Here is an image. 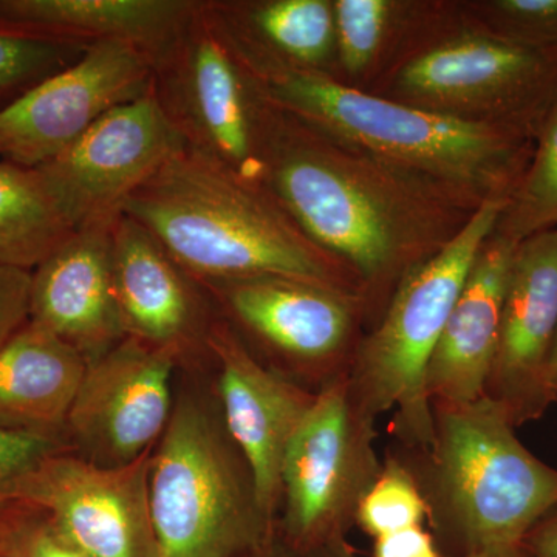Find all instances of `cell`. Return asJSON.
Segmentation results:
<instances>
[{
	"instance_id": "obj_27",
	"label": "cell",
	"mask_w": 557,
	"mask_h": 557,
	"mask_svg": "<svg viewBox=\"0 0 557 557\" xmlns=\"http://www.w3.org/2000/svg\"><path fill=\"white\" fill-rule=\"evenodd\" d=\"M398 3L388 0H336V57L344 72L361 78L386 44Z\"/></svg>"
},
{
	"instance_id": "obj_21",
	"label": "cell",
	"mask_w": 557,
	"mask_h": 557,
	"mask_svg": "<svg viewBox=\"0 0 557 557\" xmlns=\"http://www.w3.org/2000/svg\"><path fill=\"white\" fill-rule=\"evenodd\" d=\"M237 60L329 73L336 54L327 0H201Z\"/></svg>"
},
{
	"instance_id": "obj_14",
	"label": "cell",
	"mask_w": 557,
	"mask_h": 557,
	"mask_svg": "<svg viewBox=\"0 0 557 557\" xmlns=\"http://www.w3.org/2000/svg\"><path fill=\"white\" fill-rule=\"evenodd\" d=\"M153 449L124 467H98L73 450L40 460L11 500L40 508L89 557H156L149 511Z\"/></svg>"
},
{
	"instance_id": "obj_4",
	"label": "cell",
	"mask_w": 557,
	"mask_h": 557,
	"mask_svg": "<svg viewBox=\"0 0 557 557\" xmlns=\"http://www.w3.org/2000/svg\"><path fill=\"white\" fill-rule=\"evenodd\" d=\"M426 449H392L410 469L443 557L520 548L557 509V469L520 442L507 410L483 395L432 401Z\"/></svg>"
},
{
	"instance_id": "obj_31",
	"label": "cell",
	"mask_w": 557,
	"mask_h": 557,
	"mask_svg": "<svg viewBox=\"0 0 557 557\" xmlns=\"http://www.w3.org/2000/svg\"><path fill=\"white\" fill-rule=\"evenodd\" d=\"M32 271L0 262V348L28 321Z\"/></svg>"
},
{
	"instance_id": "obj_10",
	"label": "cell",
	"mask_w": 557,
	"mask_h": 557,
	"mask_svg": "<svg viewBox=\"0 0 557 557\" xmlns=\"http://www.w3.org/2000/svg\"><path fill=\"white\" fill-rule=\"evenodd\" d=\"M347 376L318 392L285 453L276 531L296 548L346 541L383 469L376 420L359 409Z\"/></svg>"
},
{
	"instance_id": "obj_20",
	"label": "cell",
	"mask_w": 557,
	"mask_h": 557,
	"mask_svg": "<svg viewBox=\"0 0 557 557\" xmlns=\"http://www.w3.org/2000/svg\"><path fill=\"white\" fill-rule=\"evenodd\" d=\"M197 0H0V32L94 46L121 40L150 61L196 9Z\"/></svg>"
},
{
	"instance_id": "obj_18",
	"label": "cell",
	"mask_w": 557,
	"mask_h": 557,
	"mask_svg": "<svg viewBox=\"0 0 557 557\" xmlns=\"http://www.w3.org/2000/svg\"><path fill=\"white\" fill-rule=\"evenodd\" d=\"M115 220L73 231L32 271L28 321L75 348L87 364L127 338L113 288Z\"/></svg>"
},
{
	"instance_id": "obj_7",
	"label": "cell",
	"mask_w": 557,
	"mask_h": 557,
	"mask_svg": "<svg viewBox=\"0 0 557 557\" xmlns=\"http://www.w3.org/2000/svg\"><path fill=\"white\" fill-rule=\"evenodd\" d=\"M150 87L188 152L263 186L270 104L209 21L201 0L153 58Z\"/></svg>"
},
{
	"instance_id": "obj_17",
	"label": "cell",
	"mask_w": 557,
	"mask_h": 557,
	"mask_svg": "<svg viewBox=\"0 0 557 557\" xmlns=\"http://www.w3.org/2000/svg\"><path fill=\"white\" fill-rule=\"evenodd\" d=\"M557 333V226L519 242L512 256L500 336L485 395L516 428L547 413V366Z\"/></svg>"
},
{
	"instance_id": "obj_8",
	"label": "cell",
	"mask_w": 557,
	"mask_h": 557,
	"mask_svg": "<svg viewBox=\"0 0 557 557\" xmlns=\"http://www.w3.org/2000/svg\"><path fill=\"white\" fill-rule=\"evenodd\" d=\"M379 95L536 139L557 101V53L508 42L474 24V32L410 51L394 69L386 94Z\"/></svg>"
},
{
	"instance_id": "obj_15",
	"label": "cell",
	"mask_w": 557,
	"mask_h": 557,
	"mask_svg": "<svg viewBox=\"0 0 557 557\" xmlns=\"http://www.w3.org/2000/svg\"><path fill=\"white\" fill-rule=\"evenodd\" d=\"M112 267L127 338L170 351L188 372L211 362L208 338L219 311L207 289L126 214L113 223Z\"/></svg>"
},
{
	"instance_id": "obj_32",
	"label": "cell",
	"mask_w": 557,
	"mask_h": 557,
	"mask_svg": "<svg viewBox=\"0 0 557 557\" xmlns=\"http://www.w3.org/2000/svg\"><path fill=\"white\" fill-rule=\"evenodd\" d=\"M372 557H443L431 531L423 525L376 539Z\"/></svg>"
},
{
	"instance_id": "obj_30",
	"label": "cell",
	"mask_w": 557,
	"mask_h": 557,
	"mask_svg": "<svg viewBox=\"0 0 557 557\" xmlns=\"http://www.w3.org/2000/svg\"><path fill=\"white\" fill-rule=\"evenodd\" d=\"M72 450L64 440L0 426V516L14 504V486L50 454Z\"/></svg>"
},
{
	"instance_id": "obj_1",
	"label": "cell",
	"mask_w": 557,
	"mask_h": 557,
	"mask_svg": "<svg viewBox=\"0 0 557 557\" xmlns=\"http://www.w3.org/2000/svg\"><path fill=\"white\" fill-rule=\"evenodd\" d=\"M263 145V186L313 244L355 274L368 330L403 277L475 212L271 104Z\"/></svg>"
},
{
	"instance_id": "obj_34",
	"label": "cell",
	"mask_w": 557,
	"mask_h": 557,
	"mask_svg": "<svg viewBox=\"0 0 557 557\" xmlns=\"http://www.w3.org/2000/svg\"><path fill=\"white\" fill-rule=\"evenodd\" d=\"M520 552L525 557H557V509L527 534Z\"/></svg>"
},
{
	"instance_id": "obj_25",
	"label": "cell",
	"mask_w": 557,
	"mask_h": 557,
	"mask_svg": "<svg viewBox=\"0 0 557 557\" xmlns=\"http://www.w3.org/2000/svg\"><path fill=\"white\" fill-rule=\"evenodd\" d=\"M426 504L416 478L394 449H388L380 478L362 498L357 525L373 541L424 525Z\"/></svg>"
},
{
	"instance_id": "obj_26",
	"label": "cell",
	"mask_w": 557,
	"mask_h": 557,
	"mask_svg": "<svg viewBox=\"0 0 557 557\" xmlns=\"http://www.w3.org/2000/svg\"><path fill=\"white\" fill-rule=\"evenodd\" d=\"M89 47L0 32V110L70 67Z\"/></svg>"
},
{
	"instance_id": "obj_11",
	"label": "cell",
	"mask_w": 557,
	"mask_h": 557,
	"mask_svg": "<svg viewBox=\"0 0 557 557\" xmlns=\"http://www.w3.org/2000/svg\"><path fill=\"white\" fill-rule=\"evenodd\" d=\"M183 149L150 87L102 115L64 152L35 170L69 225L78 230L123 214L132 194Z\"/></svg>"
},
{
	"instance_id": "obj_33",
	"label": "cell",
	"mask_w": 557,
	"mask_h": 557,
	"mask_svg": "<svg viewBox=\"0 0 557 557\" xmlns=\"http://www.w3.org/2000/svg\"><path fill=\"white\" fill-rule=\"evenodd\" d=\"M244 557H359V555L347 539L335 542V544L324 545V547L302 549L287 544L276 531L270 541Z\"/></svg>"
},
{
	"instance_id": "obj_2",
	"label": "cell",
	"mask_w": 557,
	"mask_h": 557,
	"mask_svg": "<svg viewBox=\"0 0 557 557\" xmlns=\"http://www.w3.org/2000/svg\"><path fill=\"white\" fill-rule=\"evenodd\" d=\"M239 62L274 108L469 211L509 200L533 156L534 138L511 127L413 108L317 70Z\"/></svg>"
},
{
	"instance_id": "obj_9",
	"label": "cell",
	"mask_w": 557,
	"mask_h": 557,
	"mask_svg": "<svg viewBox=\"0 0 557 557\" xmlns=\"http://www.w3.org/2000/svg\"><path fill=\"white\" fill-rule=\"evenodd\" d=\"M201 285L249 350L299 386L318 394L350 372L368 330L358 296L285 276Z\"/></svg>"
},
{
	"instance_id": "obj_6",
	"label": "cell",
	"mask_w": 557,
	"mask_h": 557,
	"mask_svg": "<svg viewBox=\"0 0 557 557\" xmlns=\"http://www.w3.org/2000/svg\"><path fill=\"white\" fill-rule=\"evenodd\" d=\"M507 203L487 201L448 245L410 270L359 343L347 376L351 397L373 420L392 412L388 431L401 448L426 449L434 438L429 366L469 270Z\"/></svg>"
},
{
	"instance_id": "obj_5",
	"label": "cell",
	"mask_w": 557,
	"mask_h": 557,
	"mask_svg": "<svg viewBox=\"0 0 557 557\" xmlns=\"http://www.w3.org/2000/svg\"><path fill=\"white\" fill-rule=\"evenodd\" d=\"M149 511L156 557H244L276 534L223 423L214 386L178 387L150 454Z\"/></svg>"
},
{
	"instance_id": "obj_12",
	"label": "cell",
	"mask_w": 557,
	"mask_h": 557,
	"mask_svg": "<svg viewBox=\"0 0 557 557\" xmlns=\"http://www.w3.org/2000/svg\"><path fill=\"white\" fill-rule=\"evenodd\" d=\"M150 84L152 61L145 51L121 40L94 44L70 67L0 110V157L30 170L42 166Z\"/></svg>"
},
{
	"instance_id": "obj_3",
	"label": "cell",
	"mask_w": 557,
	"mask_h": 557,
	"mask_svg": "<svg viewBox=\"0 0 557 557\" xmlns=\"http://www.w3.org/2000/svg\"><path fill=\"white\" fill-rule=\"evenodd\" d=\"M123 214L152 233L200 284L285 276L361 299L355 274L313 244L265 186L234 177L186 149L132 194Z\"/></svg>"
},
{
	"instance_id": "obj_13",
	"label": "cell",
	"mask_w": 557,
	"mask_h": 557,
	"mask_svg": "<svg viewBox=\"0 0 557 557\" xmlns=\"http://www.w3.org/2000/svg\"><path fill=\"white\" fill-rule=\"evenodd\" d=\"M177 358L124 338L87 364L65 426L76 456L124 467L156 448L175 405Z\"/></svg>"
},
{
	"instance_id": "obj_23",
	"label": "cell",
	"mask_w": 557,
	"mask_h": 557,
	"mask_svg": "<svg viewBox=\"0 0 557 557\" xmlns=\"http://www.w3.org/2000/svg\"><path fill=\"white\" fill-rule=\"evenodd\" d=\"M73 231L38 170L0 161V262L33 271Z\"/></svg>"
},
{
	"instance_id": "obj_36",
	"label": "cell",
	"mask_w": 557,
	"mask_h": 557,
	"mask_svg": "<svg viewBox=\"0 0 557 557\" xmlns=\"http://www.w3.org/2000/svg\"><path fill=\"white\" fill-rule=\"evenodd\" d=\"M461 557H525V556L522 555V552H520V548H515V549H498V552L478 553V555H469V556H461Z\"/></svg>"
},
{
	"instance_id": "obj_19",
	"label": "cell",
	"mask_w": 557,
	"mask_h": 557,
	"mask_svg": "<svg viewBox=\"0 0 557 557\" xmlns=\"http://www.w3.org/2000/svg\"><path fill=\"white\" fill-rule=\"evenodd\" d=\"M518 245L494 231L480 249L429 366L431 401L467 403L485 395Z\"/></svg>"
},
{
	"instance_id": "obj_28",
	"label": "cell",
	"mask_w": 557,
	"mask_h": 557,
	"mask_svg": "<svg viewBox=\"0 0 557 557\" xmlns=\"http://www.w3.org/2000/svg\"><path fill=\"white\" fill-rule=\"evenodd\" d=\"M474 24L527 49L557 53V0H487L472 3Z\"/></svg>"
},
{
	"instance_id": "obj_22",
	"label": "cell",
	"mask_w": 557,
	"mask_h": 557,
	"mask_svg": "<svg viewBox=\"0 0 557 557\" xmlns=\"http://www.w3.org/2000/svg\"><path fill=\"white\" fill-rule=\"evenodd\" d=\"M87 361L35 322L0 348V426L65 438V426Z\"/></svg>"
},
{
	"instance_id": "obj_35",
	"label": "cell",
	"mask_w": 557,
	"mask_h": 557,
	"mask_svg": "<svg viewBox=\"0 0 557 557\" xmlns=\"http://www.w3.org/2000/svg\"><path fill=\"white\" fill-rule=\"evenodd\" d=\"M547 384L549 394L557 401V333L555 343H553L552 354H549L547 366Z\"/></svg>"
},
{
	"instance_id": "obj_16",
	"label": "cell",
	"mask_w": 557,
	"mask_h": 557,
	"mask_svg": "<svg viewBox=\"0 0 557 557\" xmlns=\"http://www.w3.org/2000/svg\"><path fill=\"white\" fill-rule=\"evenodd\" d=\"M208 350L223 423L251 468L260 508L277 525L285 453L317 394L263 364L220 314Z\"/></svg>"
},
{
	"instance_id": "obj_37",
	"label": "cell",
	"mask_w": 557,
	"mask_h": 557,
	"mask_svg": "<svg viewBox=\"0 0 557 557\" xmlns=\"http://www.w3.org/2000/svg\"><path fill=\"white\" fill-rule=\"evenodd\" d=\"M0 557H5V556H3L2 553H0Z\"/></svg>"
},
{
	"instance_id": "obj_29",
	"label": "cell",
	"mask_w": 557,
	"mask_h": 557,
	"mask_svg": "<svg viewBox=\"0 0 557 557\" xmlns=\"http://www.w3.org/2000/svg\"><path fill=\"white\" fill-rule=\"evenodd\" d=\"M0 553L5 557H89L62 536L46 511L20 502L0 516Z\"/></svg>"
},
{
	"instance_id": "obj_24",
	"label": "cell",
	"mask_w": 557,
	"mask_h": 557,
	"mask_svg": "<svg viewBox=\"0 0 557 557\" xmlns=\"http://www.w3.org/2000/svg\"><path fill=\"white\" fill-rule=\"evenodd\" d=\"M557 226V101L534 141L533 156L509 197L496 233L522 242Z\"/></svg>"
}]
</instances>
